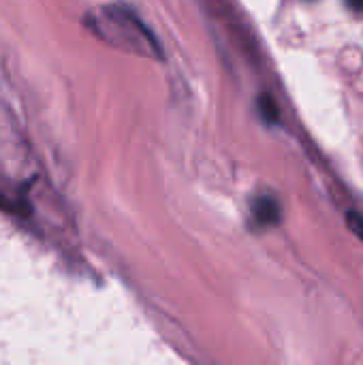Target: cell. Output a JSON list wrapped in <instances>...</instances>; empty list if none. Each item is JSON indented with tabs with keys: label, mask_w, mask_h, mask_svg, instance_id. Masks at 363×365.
Segmentation results:
<instances>
[{
	"label": "cell",
	"mask_w": 363,
	"mask_h": 365,
	"mask_svg": "<svg viewBox=\"0 0 363 365\" xmlns=\"http://www.w3.org/2000/svg\"><path fill=\"white\" fill-rule=\"evenodd\" d=\"M255 216L261 225H274L280 220V207L272 197H261L255 201Z\"/></svg>",
	"instance_id": "obj_1"
},
{
	"label": "cell",
	"mask_w": 363,
	"mask_h": 365,
	"mask_svg": "<svg viewBox=\"0 0 363 365\" xmlns=\"http://www.w3.org/2000/svg\"><path fill=\"white\" fill-rule=\"evenodd\" d=\"M347 2H349V6L355 9V11H362L363 9V0H347Z\"/></svg>",
	"instance_id": "obj_3"
},
{
	"label": "cell",
	"mask_w": 363,
	"mask_h": 365,
	"mask_svg": "<svg viewBox=\"0 0 363 365\" xmlns=\"http://www.w3.org/2000/svg\"><path fill=\"white\" fill-rule=\"evenodd\" d=\"M349 220H351L353 229H355V231H357V233H359V235L363 237V218L362 216H359V214H355V212H351V214H349Z\"/></svg>",
	"instance_id": "obj_2"
}]
</instances>
